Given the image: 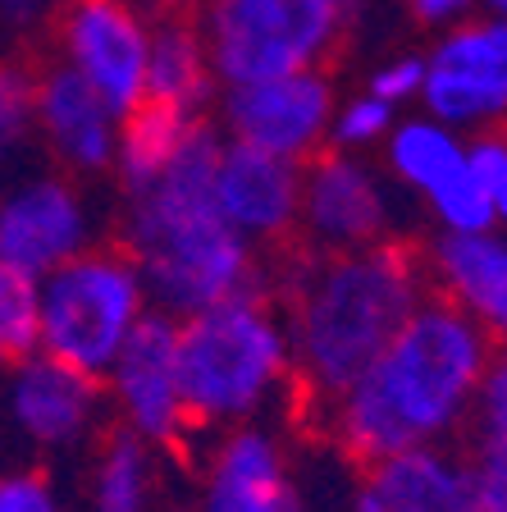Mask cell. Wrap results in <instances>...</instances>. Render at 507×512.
Masks as SVG:
<instances>
[{
	"instance_id": "obj_19",
	"label": "cell",
	"mask_w": 507,
	"mask_h": 512,
	"mask_svg": "<svg viewBox=\"0 0 507 512\" xmlns=\"http://www.w3.org/2000/svg\"><path fill=\"white\" fill-rule=\"evenodd\" d=\"M87 512H156V448L119 421L96 439Z\"/></svg>"
},
{
	"instance_id": "obj_24",
	"label": "cell",
	"mask_w": 507,
	"mask_h": 512,
	"mask_svg": "<svg viewBox=\"0 0 507 512\" xmlns=\"http://www.w3.org/2000/svg\"><path fill=\"white\" fill-rule=\"evenodd\" d=\"M42 352L37 334V279L0 261V371Z\"/></svg>"
},
{
	"instance_id": "obj_12",
	"label": "cell",
	"mask_w": 507,
	"mask_h": 512,
	"mask_svg": "<svg viewBox=\"0 0 507 512\" xmlns=\"http://www.w3.org/2000/svg\"><path fill=\"white\" fill-rule=\"evenodd\" d=\"M224 124L233 142H247L256 151L284 160H307L325 147L329 124V83L325 74H284L265 83L229 87L224 96Z\"/></svg>"
},
{
	"instance_id": "obj_3",
	"label": "cell",
	"mask_w": 507,
	"mask_h": 512,
	"mask_svg": "<svg viewBox=\"0 0 507 512\" xmlns=\"http://www.w3.org/2000/svg\"><path fill=\"white\" fill-rule=\"evenodd\" d=\"M215 165L220 138L201 119L160 179L128 197L115 238L138 261L147 302L179 320L233 293L261 288V252L224 220Z\"/></svg>"
},
{
	"instance_id": "obj_13",
	"label": "cell",
	"mask_w": 507,
	"mask_h": 512,
	"mask_svg": "<svg viewBox=\"0 0 507 512\" xmlns=\"http://www.w3.org/2000/svg\"><path fill=\"white\" fill-rule=\"evenodd\" d=\"M215 197L224 220L252 247L284 252L297 243V206H302V165L247 142L220 147L215 165Z\"/></svg>"
},
{
	"instance_id": "obj_27",
	"label": "cell",
	"mask_w": 507,
	"mask_h": 512,
	"mask_svg": "<svg viewBox=\"0 0 507 512\" xmlns=\"http://www.w3.org/2000/svg\"><path fill=\"white\" fill-rule=\"evenodd\" d=\"M471 170L480 174V183L489 188V202H494V215L507 224V115L489 124L485 138H476V147L466 151Z\"/></svg>"
},
{
	"instance_id": "obj_22",
	"label": "cell",
	"mask_w": 507,
	"mask_h": 512,
	"mask_svg": "<svg viewBox=\"0 0 507 512\" xmlns=\"http://www.w3.org/2000/svg\"><path fill=\"white\" fill-rule=\"evenodd\" d=\"M457 439H462L466 453L507 458V348L503 343L489 352L485 375L476 384V398H471V412H466V426Z\"/></svg>"
},
{
	"instance_id": "obj_32",
	"label": "cell",
	"mask_w": 507,
	"mask_h": 512,
	"mask_svg": "<svg viewBox=\"0 0 507 512\" xmlns=\"http://www.w3.org/2000/svg\"><path fill=\"white\" fill-rule=\"evenodd\" d=\"M462 0H412V14L421 23H434V19H444V14H453Z\"/></svg>"
},
{
	"instance_id": "obj_36",
	"label": "cell",
	"mask_w": 507,
	"mask_h": 512,
	"mask_svg": "<svg viewBox=\"0 0 507 512\" xmlns=\"http://www.w3.org/2000/svg\"><path fill=\"white\" fill-rule=\"evenodd\" d=\"M0 188H5V170H0ZM0 197H5V192H0Z\"/></svg>"
},
{
	"instance_id": "obj_23",
	"label": "cell",
	"mask_w": 507,
	"mask_h": 512,
	"mask_svg": "<svg viewBox=\"0 0 507 512\" xmlns=\"http://www.w3.org/2000/svg\"><path fill=\"white\" fill-rule=\"evenodd\" d=\"M37 133V46L0 55V156Z\"/></svg>"
},
{
	"instance_id": "obj_14",
	"label": "cell",
	"mask_w": 507,
	"mask_h": 512,
	"mask_svg": "<svg viewBox=\"0 0 507 512\" xmlns=\"http://www.w3.org/2000/svg\"><path fill=\"white\" fill-rule=\"evenodd\" d=\"M37 128L64 174H106L115 170V124L110 106L69 60L37 46Z\"/></svg>"
},
{
	"instance_id": "obj_2",
	"label": "cell",
	"mask_w": 507,
	"mask_h": 512,
	"mask_svg": "<svg viewBox=\"0 0 507 512\" xmlns=\"http://www.w3.org/2000/svg\"><path fill=\"white\" fill-rule=\"evenodd\" d=\"M430 288V261L402 238H380L352 252H307L297 243L279 298L293 375L311 398L334 403L380 357Z\"/></svg>"
},
{
	"instance_id": "obj_25",
	"label": "cell",
	"mask_w": 507,
	"mask_h": 512,
	"mask_svg": "<svg viewBox=\"0 0 507 512\" xmlns=\"http://www.w3.org/2000/svg\"><path fill=\"white\" fill-rule=\"evenodd\" d=\"M430 206L434 215L444 220L448 234H489L494 229V202H489V188L480 183V174L471 170V160H466V170H457L444 188L430 192Z\"/></svg>"
},
{
	"instance_id": "obj_21",
	"label": "cell",
	"mask_w": 507,
	"mask_h": 512,
	"mask_svg": "<svg viewBox=\"0 0 507 512\" xmlns=\"http://www.w3.org/2000/svg\"><path fill=\"white\" fill-rule=\"evenodd\" d=\"M425 101L448 124H494L507 115L503 83H489V78L466 74V69H448V64H434L425 74Z\"/></svg>"
},
{
	"instance_id": "obj_17",
	"label": "cell",
	"mask_w": 507,
	"mask_h": 512,
	"mask_svg": "<svg viewBox=\"0 0 507 512\" xmlns=\"http://www.w3.org/2000/svg\"><path fill=\"white\" fill-rule=\"evenodd\" d=\"M430 284L507 348V243L494 234H444L430 247Z\"/></svg>"
},
{
	"instance_id": "obj_4",
	"label": "cell",
	"mask_w": 507,
	"mask_h": 512,
	"mask_svg": "<svg viewBox=\"0 0 507 512\" xmlns=\"http://www.w3.org/2000/svg\"><path fill=\"white\" fill-rule=\"evenodd\" d=\"M293 380V343L275 293L247 288L179 320V384L197 430L247 426Z\"/></svg>"
},
{
	"instance_id": "obj_34",
	"label": "cell",
	"mask_w": 507,
	"mask_h": 512,
	"mask_svg": "<svg viewBox=\"0 0 507 512\" xmlns=\"http://www.w3.org/2000/svg\"><path fill=\"white\" fill-rule=\"evenodd\" d=\"M165 512H197V508H165Z\"/></svg>"
},
{
	"instance_id": "obj_26",
	"label": "cell",
	"mask_w": 507,
	"mask_h": 512,
	"mask_svg": "<svg viewBox=\"0 0 507 512\" xmlns=\"http://www.w3.org/2000/svg\"><path fill=\"white\" fill-rule=\"evenodd\" d=\"M448 69H466V74H480L489 83L507 87V28L498 23H476V28L453 32L444 46H439V60Z\"/></svg>"
},
{
	"instance_id": "obj_16",
	"label": "cell",
	"mask_w": 507,
	"mask_h": 512,
	"mask_svg": "<svg viewBox=\"0 0 507 512\" xmlns=\"http://www.w3.org/2000/svg\"><path fill=\"white\" fill-rule=\"evenodd\" d=\"M366 485L384 503V512H480L471 462L448 439L380 458L366 467Z\"/></svg>"
},
{
	"instance_id": "obj_31",
	"label": "cell",
	"mask_w": 507,
	"mask_h": 512,
	"mask_svg": "<svg viewBox=\"0 0 507 512\" xmlns=\"http://www.w3.org/2000/svg\"><path fill=\"white\" fill-rule=\"evenodd\" d=\"M425 83V69L416 60H402V64H393V69H384L375 83H370V92L380 96V101H402L407 92H416V87Z\"/></svg>"
},
{
	"instance_id": "obj_30",
	"label": "cell",
	"mask_w": 507,
	"mask_h": 512,
	"mask_svg": "<svg viewBox=\"0 0 507 512\" xmlns=\"http://www.w3.org/2000/svg\"><path fill=\"white\" fill-rule=\"evenodd\" d=\"M384 128H389V101H380V96H370V101H357V106H348L343 115H338V128L334 138L338 142H370L380 138Z\"/></svg>"
},
{
	"instance_id": "obj_7",
	"label": "cell",
	"mask_w": 507,
	"mask_h": 512,
	"mask_svg": "<svg viewBox=\"0 0 507 512\" xmlns=\"http://www.w3.org/2000/svg\"><path fill=\"white\" fill-rule=\"evenodd\" d=\"M106 394L119 407V421L147 439L156 453L188 444L197 426L179 384V316L160 307L142 311L106 375Z\"/></svg>"
},
{
	"instance_id": "obj_8",
	"label": "cell",
	"mask_w": 507,
	"mask_h": 512,
	"mask_svg": "<svg viewBox=\"0 0 507 512\" xmlns=\"http://www.w3.org/2000/svg\"><path fill=\"white\" fill-rule=\"evenodd\" d=\"M46 42L96 87L110 115H128L147 92V28L128 0H55Z\"/></svg>"
},
{
	"instance_id": "obj_28",
	"label": "cell",
	"mask_w": 507,
	"mask_h": 512,
	"mask_svg": "<svg viewBox=\"0 0 507 512\" xmlns=\"http://www.w3.org/2000/svg\"><path fill=\"white\" fill-rule=\"evenodd\" d=\"M0 512H64L60 494L51 485V471H0Z\"/></svg>"
},
{
	"instance_id": "obj_29",
	"label": "cell",
	"mask_w": 507,
	"mask_h": 512,
	"mask_svg": "<svg viewBox=\"0 0 507 512\" xmlns=\"http://www.w3.org/2000/svg\"><path fill=\"white\" fill-rule=\"evenodd\" d=\"M55 0H0V42H10V51L37 46L32 37L46 28Z\"/></svg>"
},
{
	"instance_id": "obj_5",
	"label": "cell",
	"mask_w": 507,
	"mask_h": 512,
	"mask_svg": "<svg viewBox=\"0 0 507 512\" xmlns=\"http://www.w3.org/2000/svg\"><path fill=\"white\" fill-rule=\"evenodd\" d=\"M147 307L151 302L138 261L119 243L87 247L37 279L42 352L92 380H106Z\"/></svg>"
},
{
	"instance_id": "obj_35",
	"label": "cell",
	"mask_w": 507,
	"mask_h": 512,
	"mask_svg": "<svg viewBox=\"0 0 507 512\" xmlns=\"http://www.w3.org/2000/svg\"><path fill=\"white\" fill-rule=\"evenodd\" d=\"M494 5H498V10H503V14H507V0H494Z\"/></svg>"
},
{
	"instance_id": "obj_18",
	"label": "cell",
	"mask_w": 507,
	"mask_h": 512,
	"mask_svg": "<svg viewBox=\"0 0 507 512\" xmlns=\"http://www.w3.org/2000/svg\"><path fill=\"white\" fill-rule=\"evenodd\" d=\"M197 124V110H183L165 96L142 92V101L124 115V128L115 138V174L124 183V197H133L151 179H160V170L179 156V147L188 142V133Z\"/></svg>"
},
{
	"instance_id": "obj_33",
	"label": "cell",
	"mask_w": 507,
	"mask_h": 512,
	"mask_svg": "<svg viewBox=\"0 0 507 512\" xmlns=\"http://www.w3.org/2000/svg\"><path fill=\"white\" fill-rule=\"evenodd\" d=\"M348 512H384V503H380V499H375V490H370V485H361V490H357V494H352Z\"/></svg>"
},
{
	"instance_id": "obj_20",
	"label": "cell",
	"mask_w": 507,
	"mask_h": 512,
	"mask_svg": "<svg viewBox=\"0 0 507 512\" xmlns=\"http://www.w3.org/2000/svg\"><path fill=\"white\" fill-rule=\"evenodd\" d=\"M389 165L398 179L421 188L430 197L434 188H444L457 170H466V151L434 124H402L389 142Z\"/></svg>"
},
{
	"instance_id": "obj_10",
	"label": "cell",
	"mask_w": 507,
	"mask_h": 512,
	"mask_svg": "<svg viewBox=\"0 0 507 512\" xmlns=\"http://www.w3.org/2000/svg\"><path fill=\"white\" fill-rule=\"evenodd\" d=\"M106 380L74 371L46 352L10 366L5 416L32 448H74L106 430Z\"/></svg>"
},
{
	"instance_id": "obj_15",
	"label": "cell",
	"mask_w": 507,
	"mask_h": 512,
	"mask_svg": "<svg viewBox=\"0 0 507 512\" xmlns=\"http://www.w3.org/2000/svg\"><path fill=\"white\" fill-rule=\"evenodd\" d=\"M197 512H302L284 444L256 421L224 430L206 467Z\"/></svg>"
},
{
	"instance_id": "obj_11",
	"label": "cell",
	"mask_w": 507,
	"mask_h": 512,
	"mask_svg": "<svg viewBox=\"0 0 507 512\" xmlns=\"http://www.w3.org/2000/svg\"><path fill=\"white\" fill-rule=\"evenodd\" d=\"M302 165V206H297V243L307 252H352L389 238L384 192L366 165L343 151H311Z\"/></svg>"
},
{
	"instance_id": "obj_9",
	"label": "cell",
	"mask_w": 507,
	"mask_h": 512,
	"mask_svg": "<svg viewBox=\"0 0 507 512\" xmlns=\"http://www.w3.org/2000/svg\"><path fill=\"white\" fill-rule=\"evenodd\" d=\"M92 247V211L74 174H28L0 197V261L42 279Z\"/></svg>"
},
{
	"instance_id": "obj_6",
	"label": "cell",
	"mask_w": 507,
	"mask_h": 512,
	"mask_svg": "<svg viewBox=\"0 0 507 512\" xmlns=\"http://www.w3.org/2000/svg\"><path fill=\"white\" fill-rule=\"evenodd\" d=\"M206 60L229 87L284 74H325L348 42L334 0H201Z\"/></svg>"
},
{
	"instance_id": "obj_1",
	"label": "cell",
	"mask_w": 507,
	"mask_h": 512,
	"mask_svg": "<svg viewBox=\"0 0 507 512\" xmlns=\"http://www.w3.org/2000/svg\"><path fill=\"white\" fill-rule=\"evenodd\" d=\"M489 352L485 325L430 288L380 357L329 403V439L357 467L457 439Z\"/></svg>"
}]
</instances>
